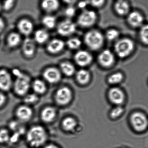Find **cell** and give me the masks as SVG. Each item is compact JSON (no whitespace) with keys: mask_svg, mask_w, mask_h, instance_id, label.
<instances>
[{"mask_svg":"<svg viewBox=\"0 0 148 148\" xmlns=\"http://www.w3.org/2000/svg\"><path fill=\"white\" fill-rule=\"evenodd\" d=\"M127 21L128 24L133 27H142L143 21V17L138 12L134 11L129 13Z\"/></svg>","mask_w":148,"mask_h":148,"instance_id":"18","label":"cell"},{"mask_svg":"<svg viewBox=\"0 0 148 148\" xmlns=\"http://www.w3.org/2000/svg\"><path fill=\"white\" fill-rule=\"evenodd\" d=\"M108 97L111 102L118 106L123 104L125 99L124 92L118 88H111L109 91Z\"/></svg>","mask_w":148,"mask_h":148,"instance_id":"12","label":"cell"},{"mask_svg":"<svg viewBox=\"0 0 148 148\" xmlns=\"http://www.w3.org/2000/svg\"><path fill=\"white\" fill-rule=\"evenodd\" d=\"M56 109L51 107L45 108L41 113V118L45 122H51L54 120L56 116Z\"/></svg>","mask_w":148,"mask_h":148,"instance_id":"20","label":"cell"},{"mask_svg":"<svg viewBox=\"0 0 148 148\" xmlns=\"http://www.w3.org/2000/svg\"><path fill=\"white\" fill-rule=\"evenodd\" d=\"M60 68L61 72L68 77L73 75L75 72V66L70 62H63L60 64Z\"/></svg>","mask_w":148,"mask_h":148,"instance_id":"24","label":"cell"},{"mask_svg":"<svg viewBox=\"0 0 148 148\" xmlns=\"http://www.w3.org/2000/svg\"><path fill=\"white\" fill-rule=\"evenodd\" d=\"M123 78V74L120 72H117L110 75L108 78V81L110 84L115 85L121 82Z\"/></svg>","mask_w":148,"mask_h":148,"instance_id":"30","label":"cell"},{"mask_svg":"<svg viewBox=\"0 0 148 148\" xmlns=\"http://www.w3.org/2000/svg\"><path fill=\"white\" fill-rule=\"evenodd\" d=\"M82 42L77 38L73 37L69 39L66 42L67 47L71 50H76L81 47Z\"/></svg>","mask_w":148,"mask_h":148,"instance_id":"29","label":"cell"},{"mask_svg":"<svg viewBox=\"0 0 148 148\" xmlns=\"http://www.w3.org/2000/svg\"><path fill=\"white\" fill-rule=\"evenodd\" d=\"M27 143L31 147L39 148L43 146L47 138L46 130L40 126H34L27 132L26 136Z\"/></svg>","mask_w":148,"mask_h":148,"instance_id":"1","label":"cell"},{"mask_svg":"<svg viewBox=\"0 0 148 148\" xmlns=\"http://www.w3.org/2000/svg\"><path fill=\"white\" fill-rule=\"evenodd\" d=\"M12 85V79L10 73L5 69L0 70V90H9Z\"/></svg>","mask_w":148,"mask_h":148,"instance_id":"13","label":"cell"},{"mask_svg":"<svg viewBox=\"0 0 148 148\" xmlns=\"http://www.w3.org/2000/svg\"><path fill=\"white\" fill-rule=\"evenodd\" d=\"M64 42L59 39H54L51 40L47 44L46 49L49 53L56 54L60 53L64 49Z\"/></svg>","mask_w":148,"mask_h":148,"instance_id":"16","label":"cell"},{"mask_svg":"<svg viewBox=\"0 0 148 148\" xmlns=\"http://www.w3.org/2000/svg\"><path fill=\"white\" fill-rule=\"evenodd\" d=\"M97 19V14L93 11L84 10L79 14L77 23L80 27L88 28L95 24Z\"/></svg>","mask_w":148,"mask_h":148,"instance_id":"5","label":"cell"},{"mask_svg":"<svg viewBox=\"0 0 148 148\" xmlns=\"http://www.w3.org/2000/svg\"><path fill=\"white\" fill-rule=\"evenodd\" d=\"M114 10L119 15L124 16L128 14L130 10V5L127 1H117L114 5Z\"/></svg>","mask_w":148,"mask_h":148,"instance_id":"21","label":"cell"},{"mask_svg":"<svg viewBox=\"0 0 148 148\" xmlns=\"http://www.w3.org/2000/svg\"><path fill=\"white\" fill-rule=\"evenodd\" d=\"M92 55L85 50H80L77 52L74 56V60L78 66L81 67L88 66L92 61Z\"/></svg>","mask_w":148,"mask_h":148,"instance_id":"11","label":"cell"},{"mask_svg":"<svg viewBox=\"0 0 148 148\" xmlns=\"http://www.w3.org/2000/svg\"><path fill=\"white\" fill-rule=\"evenodd\" d=\"M13 73L16 78L14 84V89L16 94L20 96L25 95L30 86V79L28 75L15 69Z\"/></svg>","mask_w":148,"mask_h":148,"instance_id":"3","label":"cell"},{"mask_svg":"<svg viewBox=\"0 0 148 148\" xmlns=\"http://www.w3.org/2000/svg\"><path fill=\"white\" fill-rule=\"evenodd\" d=\"M14 0H8L4 1L3 4V8L5 11H9L14 7L15 4Z\"/></svg>","mask_w":148,"mask_h":148,"instance_id":"36","label":"cell"},{"mask_svg":"<svg viewBox=\"0 0 148 148\" xmlns=\"http://www.w3.org/2000/svg\"><path fill=\"white\" fill-rule=\"evenodd\" d=\"M105 1H90V4L92 7L95 8H100L104 5Z\"/></svg>","mask_w":148,"mask_h":148,"instance_id":"38","label":"cell"},{"mask_svg":"<svg viewBox=\"0 0 148 148\" xmlns=\"http://www.w3.org/2000/svg\"><path fill=\"white\" fill-rule=\"evenodd\" d=\"M21 38L18 33L12 32L9 35L7 38V44L11 48L16 47L21 43Z\"/></svg>","mask_w":148,"mask_h":148,"instance_id":"22","label":"cell"},{"mask_svg":"<svg viewBox=\"0 0 148 148\" xmlns=\"http://www.w3.org/2000/svg\"><path fill=\"white\" fill-rule=\"evenodd\" d=\"M1 4H0V10H1Z\"/></svg>","mask_w":148,"mask_h":148,"instance_id":"43","label":"cell"},{"mask_svg":"<svg viewBox=\"0 0 148 148\" xmlns=\"http://www.w3.org/2000/svg\"><path fill=\"white\" fill-rule=\"evenodd\" d=\"M17 27L19 32L22 34L28 36L32 32L34 25L30 20L27 18H23L18 22Z\"/></svg>","mask_w":148,"mask_h":148,"instance_id":"15","label":"cell"},{"mask_svg":"<svg viewBox=\"0 0 148 148\" xmlns=\"http://www.w3.org/2000/svg\"><path fill=\"white\" fill-rule=\"evenodd\" d=\"M90 4V1H81L78 3V7L81 9H85L86 7L88 4Z\"/></svg>","mask_w":148,"mask_h":148,"instance_id":"40","label":"cell"},{"mask_svg":"<svg viewBox=\"0 0 148 148\" xmlns=\"http://www.w3.org/2000/svg\"><path fill=\"white\" fill-rule=\"evenodd\" d=\"M49 33L46 30L39 29L36 31L34 34V41L38 44H42L48 40Z\"/></svg>","mask_w":148,"mask_h":148,"instance_id":"25","label":"cell"},{"mask_svg":"<svg viewBox=\"0 0 148 148\" xmlns=\"http://www.w3.org/2000/svg\"><path fill=\"white\" fill-rule=\"evenodd\" d=\"M140 38L142 42L148 45V24L142 26L139 33Z\"/></svg>","mask_w":148,"mask_h":148,"instance_id":"31","label":"cell"},{"mask_svg":"<svg viewBox=\"0 0 148 148\" xmlns=\"http://www.w3.org/2000/svg\"><path fill=\"white\" fill-rule=\"evenodd\" d=\"M72 94L69 88L63 87L58 90L55 95V99L59 105H66L72 100Z\"/></svg>","mask_w":148,"mask_h":148,"instance_id":"7","label":"cell"},{"mask_svg":"<svg viewBox=\"0 0 148 148\" xmlns=\"http://www.w3.org/2000/svg\"><path fill=\"white\" fill-rule=\"evenodd\" d=\"M104 40V36L101 32L97 30H91L86 33L84 42L90 50L96 51L102 47Z\"/></svg>","mask_w":148,"mask_h":148,"instance_id":"2","label":"cell"},{"mask_svg":"<svg viewBox=\"0 0 148 148\" xmlns=\"http://www.w3.org/2000/svg\"><path fill=\"white\" fill-rule=\"evenodd\" d=\"M43 148H59L57 146L53 144H49L45 146Z\"/></svg>","mask_w":148,"mask_h":148,"instance_id":"42","label":"cell"},{"mask_svg":"<svg viewBox=\"0 0 148 148\" xmlns=\"http://www.w3.org/2000/svg\"><path fill=\"white\" fill-rule=\"evenodd\" d=\"M43 76L46 81L49 83L56 84L61 79V72L56 67H49L43 72Z\"/></svg>","mask_w":148,"mask_h":148,"instance_id":"10","label":"cell"},{"mask_svg":"<svg viewBox=\"0 0 148 148\" xmlns=\"http://www.w3.org/2000/svg\"><path fill=\"white\" fill-rule=\"evenodd\" d=\"M10 136L8 131L5 129L0 130V144H4L10 141Z\"/></svg>","mask_w":148,"mask_h":148,"instance_id":"33","label":"cell"},{"mask_svg":"<svg viewBox=\"0 0 148 148\" xmlns=\"http://www.w3.org/2000/svg\"><path fill=\"white\" fill-rule=\"evenodd\" d=\"M5 27V24L2 19L0 18V32L3 31Z\"/></svg>","mask_w":148,"mask_h":148,"instance_id":"41","label":"cell"},{"mask_svg":"<svg viewBox=\"0 0 148 148\" xmlns=\"http://www.w3.org/2000/svg\"><path fill=\"white\" fill-rule=\"evenodd\" d=\"M119 32L115 29H111L108 30L106 34V37L110 41L116 42L119 40Z\"/></svg>","mask_w":148,"mask_h":148,"instance_id":"32","label":"cell"},{"mask_svg":"<svg viewBox=\"0 0 148 148\" xmlns=\"http://www.w3.org/2000/svg\"><path fill=\"white\" fill-rule=\"evenodd\" d=\"M36 42L29 38H27L23 41L22 46L23 54L26 57L30 58L35 54L36 51Z\"/></svg>","mask_w":148,"mask_h":148,"instance_id":"14","label":"cell"},{"mask_svg":"<svg viewBox=\"0 0 148 148\" xmlns=\"http://www.w3.org/2000/svg\"><path fill=\"white\" fill-rule=\"evenodd\" d=\"M33 90L36 93L42 94L44 93L47 90V87L45 82L41 80H35L32 84Z\"/></svg>","mask_w":148,"mask_h":148,"instance_id":"26","label":"cell"},{"mask_svg":"<svg viewBox=\"0 0 148 148\" xmlns=\"http://www.w3.org/2000/svg\"><path fill=\"white\" fill-rule=\"evenodd\" d=\"M130 121L133 128L138 132L144 130L148 125V121L146 116L143 113L136 112L131 116Z\"/></svg>","mask_w":148,"mask_h":148,"instance_id":"6","label":"cell"},{"mask_svg":"<svg viewBox=\"0 0 148 148\" xmlns=\"http://www.w3.org/2000/svg\"><path fill=\"white\" fill-rule=\"evenodd\" d=\"M56 18L53 16L47 15L42 19V23L43 25L49 29H53L56 27Z\"/></svg>","mask_w":148,"mask_h":148,"instance_id":"28","label":"cell"},{"mask_svg":"<svg viewBox=\"0 0 148 148\" xmlns=\"http://www.w3.org/2000/svg\"><path fill=\"white\" fill-rule=\"evenodd\" d=\"M76 79L79 84L85 85L89 82L90 75L88 71L85 69H81L77 72Z\"/></svg>","mask_w":148,"mask_h":148,"instance_id":"23","label":"cell"},{"mask_svg":"<svg viewBox=\"0 0 148 148\" xmlns=\"http://www.w3.org/2000/svg\"><path fill=\"white\" fill-rule=\"evenodd\" d=\"M123 112H124V109L122 107L118 106L115 107L112 110L110 113V115L113 119L117 118L121 115Z\"/></svg>","mask_w":148,"mask_h":148,"instance_id":"34","label":"cell"},{"mask_svg":"<svg viewBox=\"0 0 148 148\" xmlns=\"http://www.w3.org/2000/svg\"><path fill=\"white\" fill-rule=\"evenodd\" d=\"M134 42L128 38L119 39L116 42L114 50L119 57L124 58L132 53L134 49Z\"/></svg>","mask_w":148,"mask_h":148,"instance_id":"4","label":"cell"},{"mask_svg":"<svg viewBox=\"0 0 148 148\" xmlns=\"http://www.w3.org/2000/svg\"><path fill=\"white\" fill-rule=\"evenodd\" d=\"M76 27L75 24L71 20H64L58 24L57 32L60 35L66 37L71 35L75 32Z\"/></svg>","mask_w":148,"mask_h":148,"instance_id":"8","label":"cell"},{"mask_svg":"<svg viewBox=\"0 0 148 148\" xmlns=\"http://www.w3.org/2000/svg\"><path fill=\"white\" fill-rule=\"evenodd\" d=\"M38 98L36 94H30L26 95L24 98V101L26 103L32 104L37 101Z\"/></svg>","mask_w":148,"mask_h":148,"instance_id":"35","label":"cell"},{"mask_svg":"<svg viewBox=\"0 0 148 148\" xmlns=\"http://www.w3.org/2000/svg\"><path fill=\"white\" fill-rule=\"evenodd\" d=\"M76 12L75 10L73 7H70L66 9L65 11V14L69 17H73Z\"/></svg>","mask_w":148,"mask_h":148,"instance_id":"37","label":"cell"},{"mask_svg":"<svg viewBox=\"0 0 148 148\" xmlns=\"http://www.w3.org/2000/svg\"><path fill=\"white\" fill-rule=\"evenodd\" d=\"M77 125L75 120L72 117H67L63 120L62 126L65 131H71L74 130Z\"/></svg>","mask_w":148,"mask_h":148,"instance_id":"27","label":"cell"},{"mask_svg":"<svg viewBox=\"0 0 148 148\" xmlns=\"http://www.w3.org/2000/svg\"><path fill=\"white\" fill-rule=\"evenodd\" d=\"M98 60L99 63L103 67L109 68L114 64L115 57L111 50L107 49L99 53Z\"/></svg>","mask_w":148,"mask_h":148,"instance_id":"9","label":"cell"},{"mask_svg":"<svg viewBox=\"0 0 148 148\" xmlns=\"http://www.w3.org/2000/svg\"><path fill=\"white\" fill-rule=\"evenodd\" d=\"M16 114L17 118L20 121L26 122L31 118L33 115V111L28 106L23 105L17 108Z\"/></svg>","mask_w":148,"mask_h":148,"instance_id":"17","label":"cell"},{"mask_svg":"<svg viewBox=\"0 0 148 148\" xmlns=\"http://www.w3.org/2000/svg\"><path fill=\"white\" fill-rule=\"evenodd\" d=\"M41 7L46 12L52 13L58 9L60 3L57 0H45L42 1Z\"/></svg>","mask_w":148,"mask_h":148,"instance_id":"19","label":"cell"},{"mask_svg":"<svg viewBox=\"0 0 148 148\" xmlns=\"http://www.w3.org/2000/svg\"><path fill=\"white\" fill-rule=\"evenodd\" d=\"M6 98L5 95L2 92H0V107L3 106L5 103Z\"/></svg>","mask_w":148,"mask_h":148,"instance_id":"39","label":"cell"}]
</instances>
